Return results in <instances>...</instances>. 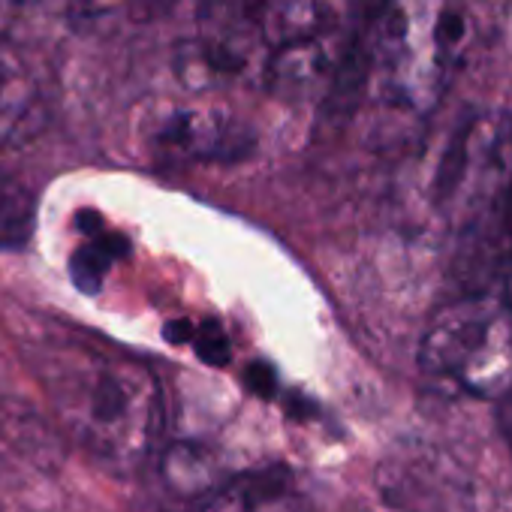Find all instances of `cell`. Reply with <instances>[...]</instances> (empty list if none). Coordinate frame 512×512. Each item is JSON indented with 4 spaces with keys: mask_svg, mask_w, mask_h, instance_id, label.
<instances>
[{
    "mask_svg": "<svg viewBox=\"0 0 512 512\" xmlns=\"http://www.w3.org/2000/svg\"><path fill=\"white\" fill-rule=\"evenodd\" d=\"M28 359L82 449L118 473L142 467L163 425L160 383L148 365L67 329L40 335Z\"/></svg>",
    "mask_w": 512,
    "mask_h": 512,
    "instance_id": "1",
    "label": "cell"
},
{
    "mask_svg": "<svg viewBox=\"0 0 512 512\" xmlns=\"http://www.w3.org/2000/svg\"><path fill=\"white\" fill-rule=\"evenodd\" d=\"M467 13L452 0H383L365 28V64L380 97L428 115L467 46Z\"/></svg>",
    "mask_w": 512,
    "mask_h": 512,
    "instance_id": "2",
    "label": "cell"
},
{
    "mask_svg": "<svg viewBox=\"0 0 512 512\" xmlns=\"http://www.w3.org/2000/svg\"><path fill=\"white\" fill-rule=\"evenodd\" d=\"M425 377L479 401L512 398V305L494 290L449 299L425 326L419 344Z\"/></svg>",
    "mask_w": 512,
    "mask_h": 512,
    "instance_id": "3",
    "label": "cell"
},
{
    "mask_svg": "<svg viewBox=\"0 0 512 512\" xmlns=\"http://www.w3.org/2000/svg\"><path fill=\"white\" fill-rule=\"evenodd\" d=\"M458 272L470 290H491L512 275V166L461 217Z\"/></svg>",
    "mask_w": 512,
    "mask_h": 512,
    "instance_id": "4",
    "label": "cell"
},
{
    "mask_svg": "<svg viewBox=\"0 0 512 512\" xmlns=\"http://www.w3.org/2000/svg\"><path fill=\"white\" fill-rule=\"evenodd\" d=\"M154 148L166 160H226L244 151V136L217 109H172L151 136Z\"/></svg>",
    "mask_w": 512,
    "mask_h": 512,
    "instance_id": "5",
    "label": "cell"
},
{
    "mask_svg": "<svg viewBox=\"0 0 512 512\" xmlns=\"http://www.w3.org/2000/svg\"><path fill=\"white\" fill-rule=\"evenodd\" d=\"M446 461L437 455H392L380 467V494L398 512H443L452 497L461 494V485L449 479Z\"/></svg>",
    "mask_w": 512,
    "mask_h": 512,
    "instance_id": "6",
    "label": "cell"
},
{
    "mask_svg": "<svg viewBox=\"0 0 512 512\" xmlns=\"http://www.w3.org/2000/svg\"><path fill=\"white\" fill-rule=\"evenodd\" d=\"M199 512H311V503L287 467H260L229 476Z\"/></svg>",
    "mask_w": 512,
    "mask_h": 512,
    "instance_id": "7",
    "label": "cell"
},
{
    "mask_svg": "<svg viewBox=\"0 0 512 512\" xmlns=\"http://www.w3.org/2000/svg\"><path fill=\"white\" fill-rule=\"evenodd\" d=\"M46 124L40 85L19 52L0 40V148L34 139Z\"/></svg>",
    "mask_w": 512,
    "mask_h": 512,
    "instance_id": "8",
    "label": "cell"
},
{
    "mask_svg": "<svg viewBox=\"0 0 512 512\" xmlns=\"http://www.w3.org/2000/svg\"><path fill=\"white\" fill-rule=\"evenodd\" d=\"M350 0H272L263 13V31L272 49L326 43L347 19Z\"/></svg>",
    "mask_w": 512,
    "mask_h": 512,
    "instance_id": "9",
    "label": "cell"
},
{
    "mask_svg": "<svg viewBox=\"0 0 512 512\" xmlns=\"http://www.w3.org/2000/svg\"><path fill=\"white\" fill-rule=\"evenodd\" d=\"M341 61H344V52H335L332 40L272 49L266 82L272 91H281L287 97H305L314 88H320Z\"/></svg>",
    "mask_w": 512,
    "mask_h": 512,
    "instance_id": "10",
    "label": "cell"
},
{
    "mask_svg": "<svg viewBox=\"0 0 512 512\" xmlns=\"http://www.w3.org/2000/svg\"><path fill=\"white\" fill-rule=\"evenodd\" d=\"M163 479L175 494L184 497H208L211 491H217L226 479L220 476V464L217 455L202 446V443H175L166 449L163 455Z\"/></svg>",
    "mask_w": 512,
    "mask_h": 512,
    "instance_id": "11",
    "label": "cell"
},
{
    "mask_svg": "<svg viewBox=\"0 0 512 512\" xmlns=\"http://www.w3.org/2000/svg\"><path fill=\"white\" fill-rule=\"evenodd\" d=\"M37 199L31 187L0 166V250H22L34 235Z\"/></svg>",
    "mask_w": 512,
    "mask_h": 512,
    "instance_id": "12",
    "label": "cell"
},
{
    "mask_svg": "<svg viewBox=\"0 0 512 512\" xmlns=\"http://www.w3.org/2000/svg\"><path fill=\"white\" fill-rule=\"evenodd\" d=\"M127 253V241L115 232H100V235H91L70 260V275H73V284L94 296L100 287H103V278L106 272L112 269V263L118 256Z\"/></svg>",
    "mask_w": 512,
    "mask_h": 512,
    "instance_id": "13",
    "label": "cell"
},
{
    "mask_svg": "<svg viewBox=\"0 0 512 512\" xmlns=\"http://www.w3.org/2000/svg\"><path fill=\"white\" fill-rule=\"evenodd\" d=\"M193 347H196L199 359L214 368H223L229 362V341L217 323H202L193 335Z\"/></svg>",
    "mask_w": 512,
    "mask_h": 512,
    "instance_id": "14",
    "label": "cell"
},
{
    "mask_svg": "<svg viewBox=\"0 0 512 512\" xmlns=\"http://www.w3.org/2000/svg\"><path fill=\"white\" fill-rule=\"evenodd\" d=\"M247 383H250L253 392H260V395H272L275 386H278L275 371H272L269 365H253V368L247 371Z\"/></svg>",
    "mask_w": 512,
    "mask_h": 512,
    "instance_id": "15",
    "label": "cell"
},
{
    "mask_svg": "<svg viewBox=\"0 0 512 512\" xmlns=\"http://www.w3.org/2000/svg\"><path fill=\"white\" fill-rule=\"evenodd\" d=\"M163 335H166L169 344H187V341H193L196 329L190 323H184V320H175V323H166Z\"/></svg>",
    "mask_w": 512,
    "mask_h": 512,
    "instance_id": "16",
    "label": "cell"
},
{
    "mask_svg": "<svg viewBox=\"0 0 512 512\" xmlns=\"http://www.w3.org/2000/svg\"><path fill=\"white\" fill-rule=\"evenodd\" d=\"M73 7H79L82 13H103V10H112L118 7L121 0H70Z\"/></svg>",
    "mask_w": 512,
    "mask_h": 512,
    "instance_id": "17",
    "label": "cell"
},
{
    "mask_svg": "<svg viewBox=\"0 0 512 512\" xmlns=\"http://www.w3.org/2000/svg\"><path fill=\"white\" fill-rule=\"evenodd\" d=\"M500 422H503V431H506V443H509V449H512V398L503 401V416H500Z\"/></svg>",
    "mask_w": 512,
    "mask_h": 512,
    "instance_id": "18",
    "label": "cell"
},
{
    "mask_svg": "<svg viewBox=\"0 0 512 512\" xmlns=\"http://www.w3.org/2000/svg\"><path fill=\"white\" fill-rule=\"evenodd\" d=\"M10 19H13V0H0V40H4Z\"/></svg>",
    "mask_w": 512,
    "mask_h": 512,
    "instance_id": "19",
    "label": "cell"
},
{
    "mask_svg": "<svg viewBox=\"0 0 512 512\" xmlns=\"http://www.w3.org/2000/svg\"><path fill=\"white\" fill-rule=\"evenodd\" d=\"M247 4H250V7H256V13H260V19H263V13L269 10L272 0H247Z\"/></svg>",
    "mask_w": 512,
    "mask_h": 512,
    "instance_id": "20",
    "label": "cell"
}]
</instances>
